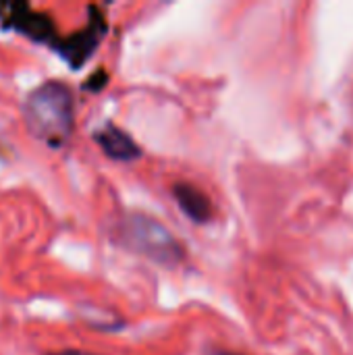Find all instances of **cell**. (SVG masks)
Returning a JSON list of instances; mask_svg holds the SVG:
<instances>
[{"label": "cell", "instance_id": "cell-1", "mask_svg": "<svg viewBox=\"0 0 353 355\" xmlns=\"http://www.w3.org/2000/svg\"><path fill=\"white\" fill-rule=\"evenodd\" d=\"M73 112V94L67 83L56 79L33 87L23 100V121L27 131L54 148L69 139L75 123Z\"/></svg>", "mask_w": 353, "mask_h": 355}, {"label": "cell", "instance_id": "cell-8", "mask_svg": "<svg viewBox=\"0 0 353 355\" xmlns=\"http://www.w3.org/2000/svg\"><path fill=\"white\" fill-rule=\"evenodd\" d=\"M216 355H237V354H227V352H221V354H216Z\"/></svg>", "mask_w": 353, "mask_h": 355}, {"label": "cell", "instance_id": "cell-3", "mask_svg": "<svg viewBox=\"0 0 353 355\" xmlns=\"http://www.w3.org/2000/svg\"><path fill=\"white\" fill-rule=\"evenodd\" d=\"M89 12H92V19L85 29H81L79 33H75L71 37L56 40V44L52 46L73 69H79L94 54L96 46L100 44V40L104 37V31H106V23H104L102 15L98 12V8L89 6Z\"/></svg>", "mask_w": 353, "mask_h": 355}, {"label": "cell", "instance_id": "cell-2", "mask_svg": "<svg viewBox=\"0 0 353 355\" xmlns=\"http://www.w3.org/2000/svg\"><path fill=\"white\" fill-rule=\"evenodd\" d=\"M119 235L127 248H131L133 252H139L156 262L177 264L183 260V250H181L179 241L171 235L169 229H164L154 218L133 214V216L125 218Z\"/></svg>", "mask_w": 353, "mask_h": 355}, {"label": "cell", "instance_id": "cell-7", "mask_svg": "<svg viewBox=\"0 0 353 355\" xmlns=\"http://www.w3.org/2000/svg\"><path fill=\"white\" fill-rule=\"evenodd\" d=\"M48 355H96V354H87V352H79V349H62V352H56V354H48Z\"/></svg>", "mask_w": 353, "mask_h": 355}, {"label": "cell", "instance_id": "cell-4", "mask_svg": "<svg viewBox=\"0 0 353 355\" xmlns=\"http://www.w3.org/2000/svg\"><path fill=\"white\" fill-rule=\"evenodd\" d=\"M8 15L4 17V27H12L15 31L27 35L33 42L40 44H56V33H54V23L48 15L35 12L29 4L15 2L8 4Z\"/></svg>", "mask_w": 353, "mask_h": 355}, {"label": "cell", "instance_id": "cell-5", "mask_svg": "<svg viewBox=\"0 0 353 355\" xmlns=\"http://www.w3.org/2000/svg\"><path fill=\"white\" fill-rule=\"evenodd\" d=\"M94 139L104 150V154L114 158V160L127 162V160H135L141 154L139 146L123 129H119L114 125H104L102 129H98L94 133Z\"/></svg>", "mask_w": 353, "mask_h": 355}, {"label": "cell", "instance_id": "cell-6", "mask_svg": "<svg viewBox=\"0 0 353 355\" xmlns=\"http://www.w3.org/2000/svg\"><path fill=\"white\" fill-rule=\"evenodd\" d=\"M175 198L181 206V210L196 223H206L212 216V206L210 200L193 185L189 183H179L175 185Z\"/></svg>", "mask_w": 353, "mask_h": 355}]
</instances>
